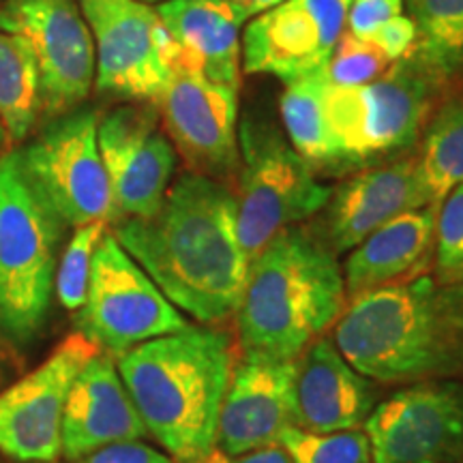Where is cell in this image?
<instances>
[{
	"instance_id": "6da1fadb",
	"label": "cell",
	"mask_w": 463,
	"mask_h": 463,
	"mask_svg": "<svg viewBox=\"0 0 463 463\" xmlns=\"http://www.w3.org/2000/svg\"><path fill=\"white\" fill-rule=\"evenodd\" d=\"M112 234L176 309L202 324H222L236 314L249 258L228 183L183 174L153 217L120 219Z\"/></svg>"
},
{
	"instance_id": "7a4b0ae2",
	"label": "cell",
	"mask_w": 463,
	"mask_h": 463,
	"mask_svg": "<svg viewBox=\"0 0 463 463\" xmlns=\"http://www.w3.org/2000/svg\"><path fill=\"white\" fill-rule=\"evenodd\" d=\"M331 339L375 384L463 380V283L419 275L364 292L347 300Z\"/></svg>"
},
{
	"instance_id": "3957f363",
	"label": "cell",
	"mask_w": 463,
	"mask_h": 463,
	"mask_svg": "<svg viewBox=\"0 0 463 463\" xmlns=\"http://www.w3.org/2000/svg\"><path fill=\"white\" fill-rule=\"evenodd\" d=\"M345 305L344 270L320 228L289 225L249 262L234 314L241 354L294 363Z\"/></svg>"
},
{
	"instance_id": "277c9868",
	"label": "cell",
	"mask_w": 463,
	"mask_h": 463,
	"mask_svg": "<svg viewBox=\"0 0 463 463\" xmlns=\"http://www.w3.org/2000/svg\"><path fill=\"white\" fill-rule=\"evenodd\" d=\"M116 367L146 431L174 461L194 463L215 449L234 372L228 333L189 326L131 347Z\"/></svg>"
},
{
	"instance_id": "5b68a950",
	"label": "cell",
	"mask_w": 463,
	"mask_h": 463,
	"mask_svg": "<svg viewBox=\"0 0 463 463\" xmlns=\"http://www.w3.org/2000/svg\"><path fill=\"white\" fill-rule=\"evenodd\" d=\"M442 86L414 48L373 82L326 84L324 114L337 155V176L410 155Z\"/></svg>"
},
{
	"instance_id": "8992f818",
	"label": "cell",
	"mask_w": 463,
	"mask_h": 463,
	"mask_svg": "<svg viewBox=\"0 0 463 463\" xmlns=\"http://www.w3.org/2000/svg\"><path fill=\"white\" fill-rule=\"evenodd\" d=\"M62 225L28 181L17 148L0 155V331L20 344L48 316Z\"/></svg>"
},
{
	"instance_id": "52a82bcc",
	"label": "cell",
	"mask_w": 463,
	"mask_h": 463,
	"mask_svg": "<svg viewBox=\"0 0 463 463\" xmlns=\"http://www.w3.org/2000/svg\"><path fill=\"white\" fill-rule=\"evenodd\" d=\"M239 153V241L251 262L281 230L320 215L333 189L266 114L242 116Z\"/></svg>"
},
{
	"instance_id": "ba28073f",
	"label": "cell",
	"mask_w": 463,
	"mask_h": 463,
	"mask_svg": "<svg viewBox=\"0 0 463 463\" xmlns=\"http://www.w3.org/2000/svg\"><path fill=\"white\" fill-rule=\"evenodd\" d=\"M75 326L90 344L118 358L144 341L184 331L189 322L108 230L92 256L89 294Z\"/></svg>"
},
{
	"instance_id": "9c48e42d",
	"label": "cell",
	"mask_w": 463,
	"mask_h": 463,
	"mask_svg": "<svg viewBox=\"0 0 463 463\" xmlns=\"http://www.w3.org/2000/svg\"><path fill=\"white\" fill-rule=\"evenodd\" d=\"M97 127L95 109H73L48 120L33 142L17 150L33 187L62 223L75 228L118 222Z\"/></svg>"
},
{
	"instance_id": "30bf717a",
	"label": "cell",
	"mask_w": 463,
	"mask_h": 463,
	"mask_svg": "<svg viewBox=\"0 0 463 463\" xmlns=\"http://www.w3.org/2000/svg\"><path fill=\"white\" fill-rule=\"evenodd\" d=\"M80 9L95 42L97 89L157 103L176 54L157 9L137 0H80Z\"/></svg>"
},
{
	"instance_id": "8fae6325",
	"label": "cell",
	"mask_w": 463,
	"mask_h": 463,
	"mask_svg": "<svg viewBox=\"0 0 463 463\" xmlns=\"http://www.w3.org/2000/svg\"><path fill=\"white\" fill-rule=\"evenodd\" d=\"M3 33L31 43L39 73L43 118L73 112L95 84V42L75 0H7Z\"/></svg>"
},
{
	"instance_id": "7c38bea8",
	"label": "cell",
	"mask_w": 463,
	"mask_h": 463,
	"mask_svg": "<svg viewBox=\"0 0 463 463\" xmlns=\"http://www.w3.org/2000/svg\"><path fill=\"white\" fill-rule=\"evenodd\" d=\"M373 463H459L463 380H422L380 399L364 420Z\"/></svg>"
},
{
	"instance_id": "4fadbf2b",
	"label": "cell",
	"mask_w": 463,
	"mask_h": 463,
	"mask_svg": "<svg viewBox=\"0 0 463 463\" xmlns=\"http://www.w3.org/2000/svg\"><path fill=\"white\" fill-rule=\"evenodd\" d=\"M99 347L80 333L7 391L0 392V450L15 461L39 463L61 457L62 414L75 378Z\"/></svg>"
},
{
	"instance_id": "5bb4252c",
	"label": "cell",
	"mask_w": 463,
	"mask_h": 463,
	"mask_svg": "<svg viewBox=\"0 0 463 463\" xmlns=\"http://www.w3.org/2000/svg\"><path fill=\"white\" fill-rule=\"evenodd\" d=\"M97 140L118 222L153 217L176 170V148L159 129L157 108H114L99 120Z\"/></svg>"
},
{
	"instance_id": "9a60e30c",
	"label": "cell",
	"mask_w": 463,
	"mask_h": 463,
	"mask_svg": "<svg viewBox=\"0 0 463 463\" xmlns=\"http://www.w3.org/2000/svg\"><path fill=\"white\" fill-rule=\"evenodd\" d=\"M155 106L191 172L222 183L239 174V89L174 71Z\"/></svg>"
},
{
	"instance_id": "2e32d148",
	"label": "cell",
	"mask_w": 463,
	"mask_h": 463,
	"mask_svg": "<svg viewBox=\"0 0 463 463\" xmlns=\"http://www.w3.org/2000/svg\"><path fill=\"white\" fill-rule=\"evenodd\" d=\"M352 0H283L249 20L242 33V69L283 84L326 69L344 37Z\"/></svg>"
},
{
	"instance_id": "e0dca14e",
	"label": "cell",
	"mask_w": 463,
	"mask_h": 463,
	"mask_svg": "<svg viewBox=\"0 0 463 463\" xmlns=\"http://www.w3.org/2000/svg\"><path fill=\"white\" fill-rule=\"evenodd\" d=\"M431 204L416 155H403L347 176L331 191L317 228L339 256L361 245L391 219Z\"/></svg>"
},
{
	"instance_id": "ac0fdd59",
	"label": "cell",
	"mask_w": 463,
	"mask_h": 463,
	"mask_svg": "<svg viewBox=\"0 0 463 463\" xmlns=\"http://www.w3.org/2000/svg\"><path fill=\"white\" fill-rule=\"evenodd\" d=\"M294 363L242 358L232 372L217 427V449L239 457L279 444L297 425Z\"/></svg>"
},
{
	"instance_id": "d6986e66",
	"label": "cell",
	"mask_w": 463,
	"mask_h": 463,
	"mask_svg": "<svg viewBox=\"0 0 463 463\" xmlns=\"http://www.w3.org/2000/svg\"><path fill=\"white\" fill-rule=\"evenodd\" d=\"M298 430L337 433L361 430L380 402L373 380L358 373L331 337L322 335L294 361Z\"/></svg>"
},
{
	"instance_id": "ffe728a7",
	"label": "cell",
	"mask_w": 463,
	"mask_h": 463,
	"mask_svg": "<svg viewBox=\"0 0 463 463\" xmlns=\"http://www.w3.org/2000/svg\"><path fill=\"white\" fill-rule=\"evenodd\" d=\"M146 427L109 354H95L69 391L61 430V455L78 461L114 442L146 436Z\"/></svg>"
},
{
	"instance_id": "44dd1931",
	"label": "cell",
	"mask_w": 463,
	"mask_h": 463,
	"mask_svg": "<svg viewBox=\"0 0 463 463\" xmlns=\"http://www.w3.org/2000/svg\"><path fill=\"white\" fill-rule=\"evenodd\" d=\"M157 14L178 45L174 71H198L241 89L242 33L249 17L228 0H164Z\"/></svg>"
},
{
	"instance_id": "7402d4cb",
	"label": "cell",
	"mask_w": 463,
	"mask_h": 463,
	"mask_svg": "<svg viewBox=\"0 0 463 463\" xmlns=\"http://www.w3.org/2000/svg\"><path fill=\"white\" fill-rule=\"evenodd\" d=\"M438 206L403 213L369 234L344 262L347 300L391 283L427 275L433 262Z\"/></svg>"
},
{
	"instance_id": "603a6c76",
	"label": "cell",
	"mask_w": 463,
	"mask_h": 463,
	"mask_svg": "<svg viewBox=\"0 0 463 463\" xmlns=\"http://www.w3.org/2000/svg\"><path fill=\"white\" fill-rule=\"evenodd\" d=\"M326 84L328 80L324 69L294 80L286 84L279 106L283 133L316 176L317 174L337 176V155H335L326 114H324Z\"/></svg>"
},
{
	"instance_id": "cb8c5ba5",
	"label": "cell",
	"mask_w": 463,
	"mask_h": 463,
	"mask_svg": "<svg viewBox=\"0 0 463 463\" xmlns=\"http://www.w3.org/2000/svg\"><path fill=\"white\" fill-rule=\"evenodd\" d=\"M39 114V73L31 43L20 34L0 33V123L9 150L26 140Z\"/></svg>"
},
{
	"instance_id": "d4e9b609",
	"label": "cell",
	"mask_w": 463,
	"mask_h": 463,
	"mask_svg": "<svg viewBox=\"0 0 463 463\" xmlns=\"http://www.w3.org/2000/svg\"><path fill=\"white\" fill-rule=\"evenodd\" d=\"M416 161L420 181L436 206L463 184V95L449 97L431 114Z\"/></svg>"
},
{
	"instance_id": "484cf974",
	"label": "cell",
	"mask_w": 463,
	"mask_h": 463,
	"mask_svg": "<svg viewBox=\"0 0 463 463\" xmlns=\"http://www.w3.org/2000/svg\"><path fill=\"white\" fill-rule=\"evenodd\" d=\"M403 7L416 28V54L447 84L463 69V0H403Z\"/></svg>"
},
{
	"instance_id": "4316f807",
	"label": "cell",
	"mask_w": 463,
	"mask_h": 463,
	"mask_svg": "<svg viewBox=\"0 0 463 463\" xmlns=\"http://www.w3.org/2000/svg\"><path fill=\"white\" fill-rule=\"evenodd\" d=\"M279 444L294 463H373L372 444L361 430L314 433L288 427Z\"/></svg>"
},
{
	"instance_id": "83f0119b",
	"label": "cell",
	"mask_w": 463,
	"mask_h": 463,
	"mask_svg": "<svg viewBox=\"0 0 463 463\" xmlns=\"http://www.w3.org/2000/svg\"><path fill=\"white\" fill-rule=\"evenodd\" d=\"M106 232L108 223L103 222L80 225L62 253L54 277V292L67 311H78L84 305L89 294L92 256Z\"/></svg>"
},
{
	"instance_id": "f1b7e54d",
	"label": "cell",
	"mask_w": 463,
	"mask_h": 463,
	"mask_svg": "<svg viewBox=\"0 0 463 463\" xmlns=\"http://www.w3.org/2000/svg\"><path fill=\"white\" fill-rule=\"evenodd\" d=\"M431 266L433 279L442 286L463 283V184L438 206Z\"/></svg>"
},
{
	"instance_id": "f546056e",
	"label": "cell",
	"mask_w": 463,
	"mask_h": 463,
	"mask_svg": "<svg viewBox=\"0 0 463 463\" xmlns=\"http://www.w3.org/2000/svg\"><path fill=\"white\" fill-rule=\"evenodd\" d=\"M391 65V58L373 42L344 33L324 73L333 86H363L378 80Z\"/></svg>"
},
{
	"instance_id": "4dcf8cb0",
	"label": "cell",
	"mask_w": 463,
	"mask_h": 463,
	"mask_svg": "<svg viewBox=\"0 0 463 463\" xmlns=\"http://www.w3.org/2000/svg\"><path fill=\"white\" fill-rule=\"evenodd\" d=\"M403 0H352L345 33L367 39L392 17L402 15Z\"/></svg>"
},
{
	"instance_id": "1f68e13d",
	"label": "cell",
	"mask_w": 463,
	"mask_h": 463,
	"mask_svg": "<svg viewBox=\"0 0 463 463\" xmlns=\"http://www.w3.org/2000/svg\"><path fill=\"white\" fill-rule=\"evenodd\" d=\"M73 463H174V459L140 439H129V442H114L92 450Z\"/></svg>"
},
{
	"instance_id": "d6a6232c",
	"label": "cell",
	"mask_w": 463,
	"mask_h": 463,
	"mask_svg": "<svg viewBox=\"0 0 463 463\" xmlns=\"http://www.w3.org/2000/svg\"><path fill=\"white\" fill-rule=\"evenodd\" d=\"M378 48L391 58L392 62L399 61L414 48L416 43V28L414 22L408 15H397L392 20L384 22L372 37H367Z\"/></svg>"
},
{
	"instance_id": "836d02e7",
	"label": "cell",
	"mask_w": 463,
	"mask_h": 463,
	"mask_svg": "<svg viewBox=\"0 0 463 463\" xmlns=\"http://www.w3.org/2000/svg\"><path fill=\"white\" fill-rule=\"evenodd\" d=\"M230 463H294V461L281 444H273V447L256 449V450H249L245 455L232 457Z\"/></svg>"
},
{
	"instance_id": "e575fe53",
	"label": "cell",
	"mask_w": 463,
	"mask_h": 463,
	"mask_svg": "<svg viewBox=\"0 0 463 463\" xmlns=\"http://www.w3.org/2000/svg\"><path fill=\"white\" fill-rule=\"evenodd\" d=\"M228 3L236 5V7H239L242 14L249 17V20H251V17H256L260 14H264V11L273 9V7H277V5H281L283 0H228Z\"/></svg>"
},
{
	"instance_id": "d590c367",
	"label": "cell",
	"mask_w": 463,
	"mask_h": 463,
	"mask_svg": "<svg viewBox=\"0 0 463 463\" xmlns=\"http://www.w3.org/2000/svg\"><path fill=\"white\" fill-rule=\"evenodd\" d=\"M3 367H5V352L3 347H0V373H3Z\"/></svg>"
},
{
	"instance_id": "8d00e7d4",
	"label": "cell",
	"mask_w": 463,
	"mask_h": 463,
	"mask_svg": "<svg viewBox=\"0 0 463 463\" xmlns=\"http://www.w3.org/2000/svg\"><path fill=\"white\" fill-rule=\"evenodd\" d=\"M137 3H144V5H153V3H164V0H137Z\"/></svg>"
},
{
	"instance_id": "74e56055",
	"label": "cell",
	"mask_w": 463,
	"mask_h": 463,
	"mask_svg": "<svg viewBox=\"0 0 463 463\" xmlns=\"http://www.w3.org/2000/svg\"><path fill=\"white\" fill-rule=\"evenodd\" d=\"M39 463H58V461H39Z\"/></svg>"
},
{
	"instance_id": "f35d334b",
	"label": "cell",
	"mask_w": 463,
	"mask_h": 463,
	"mask_svg": "<svg viewBox=\"0 0 463 463\" xmlns=\"http://www.w3.org/2000/svg\"><path fill=\"white\" fill-rule=\"evenodd\" d=\"M459 463H463V457H461V461H459Z\"/></svg>"
}]
</instances>
